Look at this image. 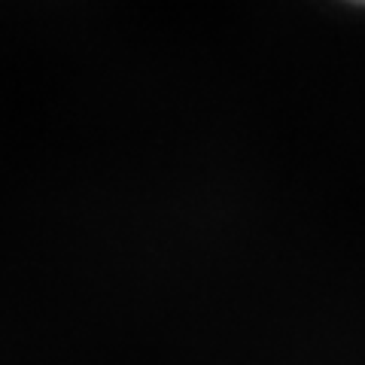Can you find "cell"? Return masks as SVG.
Returning a JSON list of instances; mask_svg holds the SVG:
<instances>
[{"label": "cell", "instance_id": "cell-1", "mask_svg": "<svg viewBox=\"0 0 365 365\" xmlns=\"http://www.w3.org/2000/svg\"><path fill=\"white\" fill-rule=\"evenodd\" d=\"M359 4H365V0H359Z\"/></svg>", "mask_w": 365, "mask_h": 365}]
</instances>
